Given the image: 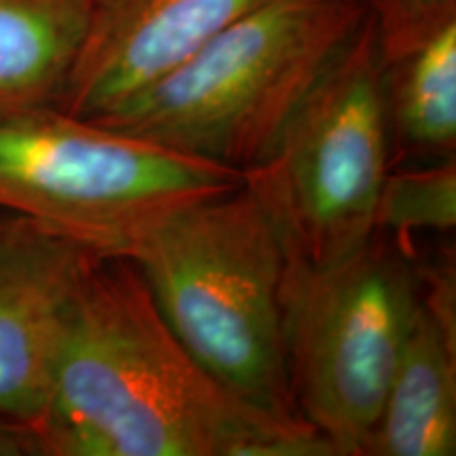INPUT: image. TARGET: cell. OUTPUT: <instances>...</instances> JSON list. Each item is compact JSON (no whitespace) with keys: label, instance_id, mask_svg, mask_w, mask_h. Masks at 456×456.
<instances>
[{"label":"cell","instance_id":"cell-6","mask_svg":"<svg viewBox=\"0 0 456 456\" xmlns=\"http://www.w3.org/2000/svg\"><path fill=\"white\" fill-rule=\"evenodd\" d=\"M391 171L372 9L296 108L271 157L245 174L289 252L326 265L366 243Z\"/></svg>","mask_w":456,"mask_h":456},{"label":"cell","instance_id":"cell-5","mask_svg":"<svg viewBox=\"0 0 456 456\" xmlns=\"http://www.w3.org/2000/svg\"><path fill=\"white\" fill-rule=\"evenodd\" d=\"M241 182V171L57 106L0 118V212L41 222L104 256H125L159 218Z\"/></svg>","mask_w":456,"mask_h":456},{"label":"cell","instance_id":"cell-2","mask_svg":"<svg viewBox=\"0 0 456 456\" xmlns=\"http://www.w3.org/2000/svg\"><path fill=\"white\" fill-rule=\"evenodd\" d=\"M123 258L209 374L254 406L300 419L283 338L289 245L252 182L243 175L231 191L163 216Z\"/></svg>","mask_w":456,"mask_h":456},{"label":"cell","instance_id":"cell-1","mask_svg":"<svg viewBox=\"0 0 456 456\" xmlns=\"http://www.w3.org/2000/svg\"><path fill=\"white\" fill-rule=\"evenodd\" d=\"M32 433L41 456H334L209 374L123 256H100L74 296Z\"/></svg>","mask_w":456,"mask_h":456},{"label":"cell","instance_id":"cell-8","mask_svg":"<svg viewBox=\"0 0 456 456\" xmlns=\"http://www.w3.org/2000/svg\"><path fill=\"white\" fill-rule=\"evenodd\" d=\"M260 0H91L57 108L98 118L203 49Z\"/></svg>","mask_w":456,"mask_h":456},{"label":"cell","instance_id":"cell-4","mask_svg":"<svg viewBox=\"0 0 456 456\" xmlns=\"http://www.w3.org/2000/svg\"><path fill=\"white\" fill-rule=\"evenodd\" d=\"M406 239L374 231L326 265L289 252L283 338L300 419L334 456H363L420 305Z\"/></svg>","mask_w":456,"mask_h":456},{"label":"cell","instance_id":"cell-12","mask_svg":"<svg viewBox=\"0 0 456 456\" xmlns=\"http://www.w3.org/2000/svg\"><path fill=\"white\" fill-rule=\"evenodd\" d=\"M376 231L406 239L414 232H450L456 226V163L406 165L389 171L376 203Z\"/></svg>","mask_w":456,"mask_h":456},{"label":"cell","instance_id":"cell-10","mask_svg":"<svg viewBox=\"0 0 456 456\" xmlns=\"http://www.w3.org/2000/svg\"><path fill=\"white\" fill-rule=\"evenodd\" d=\"M456 454V334L420 302L363 456Z\"/></svg>","mask_w":456,"mask_h":456},{"label":"cell","instance_id":"cell-7","mask_svg":"<svg viewBox=\"0 0 456 456\" xmlns=\"http://www.w3.org/2000/svg\"><path fill=\"white\" fill-rule=\"evenodd\" d=\"M100 256L41 222L0 212V416L32 429L66 315Z\"/></svg>","mask_w":456,"mask_h":456},{"label":"cell","instance_id":"cell-9","mask_svg":"<svg viewBox=\"0 0 456 456\" xmlns=\"http://www.w3.org/2000/svg\"><path fill=\"white\" fill-rule=\"evenodd\" d=\"M391 169L456 151V0H370Z\"/></svg>","mask_w":456,"mask_h":456},{"label":"cell","instance_id":"cell-13","mask_svg":"<svg viewBox=\"0 0 456 456\" xmlns=\"http://www.w3.org/2000/svg\"><path fill=\"white\" fill-rule=\"evenodd\" d=\"M0 456H41L30 427L0 416Z\"/></svg>","mask_w":456,"mask_h":456},{"label":"cell","instance_id":"cell-11","mask_svg":"<svg viewBox=\"0 0 456 456\" xmlns=\"http://www.w3.org/2000/svg\"><path fill=\"white\" fill-rule=\"evenodd\" d=\"M91 0H0V118L57 106Z\"/></svg>","mask_w":456,"mask_h":456},{"label":"cell","instance_id":"cell-3","mask_svg":"<svg viewBox=\"0 0 456 456\" xmlns=\"http://www.w3.org/2000/svg\"><path fill=\"white\" fill-rule=\"evenodd\" d=\"M370 0H260L114 110L89 118L245 175L357 30Z\"/></svg>","mask_w":456,"mask_h":456}]
</instances>
